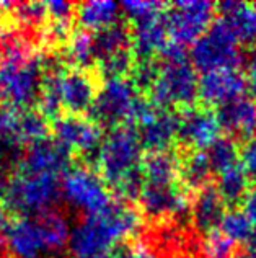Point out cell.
<instances>
[{"instance_id": "cell-1", "label": "cell", "mask_w": 256, "mask_h": 258, "mask_svg": "<svg viewBox=\"0 0 256 258\" xmlns=\"http://www.w3.org/2000/svg\"><path fill=\"white\" fill-rule=\"evenodd\" d=\"M72 227L56 209L38 216H20L5 229L7 250L13 258H56L69 247Z\"/></svg>"}, {"instance_id": "cell-2", "label": "cell", "mask_w": 256, "mask_h": 258, "mask_svg": "<svg viewBox=\"0 0 256 258\" xmlns=\"http://www.w3.org/2000/svg\"><path fill=\"white\" fill-rule=\"evenodd\" d=\"M140 216L123 203H113L95 216H85L72 227L69 250L75 258L113 253L121 242L139 232Z\"/></svg>"}, {"instance_id": "cell-3", "label": "cell", "mask_w": 256, "mask_h": 258, "mask_svg": "<svg viewBox=\"0 0 256 258\" xmlns=\"http://www.w3.org/2000/svg\"><path fill=\"white\" fill-rule=\"evenodd\" d=\"M43 84V62L23 38L4 39L0 46V106L26 108L36 101Z\"/></svg>"}, {"instance_id": "cell-4", "label": "cell", "mask_w": 256, "mask_h": 258, "mask_svg": "<svg viewBox=\"0 0 256 258\" xmlns=\"http://www.w3.org/2000/svg\"><path fill=\"white\" fill-rule=\"evenodd\" d=\"M142 144L132 126H116L103 138L97 152L98 167L103 180L114 186L126 176L140 170L142 165Z\"/></svg>"}, {"instance_id": "cell-5", "label": "cell", "mask_w": 256, "mask_h": 258, "mask_svg": "<svg viewBox=\"0 0 256 258\" xmlns=\"http://www.w3.org/2000/svg\"><path fill=\"white\" fill-rule=\"evenodd\" d=\"M190 57L194 69L203 74L237 69L241 62L240 43L224 20L217 18L212 22L211 28L193 44Z\"/></svg>"}, {"instance_id": "cell-6", "label": "cell", "mask_w": 256, "mask_h": 258, "mask_svg": "<svg viewBox=\"0 0 256 258\" xmlns=\"http://www.w3.org/2000/svg\"><path fill=\"white\" fill-rule=\"evenodd\" d=\"M59 200V176L22 172L9 181V189L5 195L7 206L13 211L22 213V216H38L51 211Z\"/></svg>"}, {"instance_id": "cell-7", "label": "cell", "mask_w": 256, "mask_h": 258, "mask_svg": "<svg viewBox=\"0 0 256 258\" xmlns=\"http://www.w3.org/2000/svg\"><path fill=\"white\" fill-rule=\"evenodd\" d=\"M199 77L190 60L161 62L157 77L150 85L152 103L170 110L173 106L190 108L199 98Z\"/></svg>"}, {"instance_id": "cell-8", "label": "cell", "mask_w": 256, "mask_h": 258, "mask_svg": "<svg viewBox=\"0 0 256 258\" xmlns=\"http://www.w3.org/2000/svg\"><path fill=\"white\" fill-rule=\"evenodd\" d=\"M60 196L85 216L100 214L113 205L111 191L103 176L87 167H73L62 175Z\"/></svg>"}, {"instance_id": "cell-9", "label": "cell", "mask_w": 256, "mask_h": 258, "mask_svg": "<svg viewBox=\"0 0 256 258\" xmlns=\"http://www.w3.org/2000/svg\"><path fill=\"white\" fill-rule=\"evenodd\" d=\"M140 100L142 98L139 97V88L131 79H106L90 108L93 121L114 127L124 126V123L131 126L134 111Z\"/></svg>"}, {"instance_id": "cell-10", "label": "cell", "mask_w": 256, "mask_h": 258, "mask_svg": "<svg viewBox=\"0 0 256 258\" xmlns=\"http://www.w3.org/2000/svg\"><path fill=\"white\" fill-rule=\"evenodd\" d=\"M139 127V139L150 152H163L178 138V114L172 110L158 108L152 101L140 100L134 111L131 126Z\"/></svg>"}, {"instance_id": "cell-11", "label": "cell", "mask_w": 256, "mask_h": 258, "mask_svg": "<svg viewBox=\"0 0 256 258\" xmlns=\"http://www.w3.org/2000/svg\"><path fill=\"white\" fill-rule=\"evenodd\" d=\"M217 5L207 0H188L178 2L165 13L166 30L170 41L188 46L194 44L214 22V12Z\"/></svg>"}, {"instance_id": "cell-12", "label": "cell", "mask_w": 256, "mask_h": 258, "mask_svg": "<svg viewBox=\"0 0 256 258\" xmlns=\"http://www.w3.org/2000/svg\"><path fill=\"white\" fill-rule=\"evenodd\" d=\"M54 136L59 144L64 146L69 152L75 151L85 155L97 154L103 142L102 126L93 119L78 116V114L56 118Z\"/></svg>"}, {"instance_id": "cell-13", "label": "cell", "mask_w": 256, "mask_h": 258, "mask_svg": "<svg viewBox=\"0 0 256 258\" xmlns=\"http://www.w3.org/2000/svg\"><path fill=\"white\" fill-rule=\"evenodd\" d=\"M219 133L215 111L209 108L190 106L178 114V139L194 151H206L219 138Z\"/></svg>"}, {"instance_id": "cell-14", "label": "cell", "mask_w": 256, "mask_h": 258, "mask_svg": "<svg viewBox=\"0 0 256 258\" xmlns=\"http://www.w3.org/2000/svg\"><path fill=\"white\" fill-rule=\"evenodd\" d=\"M20 172L31 175H64L70 167V152L54 139H44L30 144L22 155Z\"/></svg>"}, {"instance_id": "cell-15", "label": "cell", "mask_w": 256, "mask_h": 258, "mask_svg": "<svg viewBox=\"0 0 256 258\" xmlns=\"http://www.w3.org/2000/svg\"><path fill=\"white\" fill-rule=\"evenodd\" d=\"M56 82L64 110L73 114L90 110L97 97V88L89 74L82 69L56 71Z\"/></svg>"}, {"instance_id": "cell-16", "label": "cell", "mask_w": 256, "mask_h": 258, "mask_svg": "<svg viewBox=\"0 0 256 258\" xmlns=\"http://www.w3.org/2000/svg\"><path fill=\"white\" fill-rule=\"evenodd\" d=\"M139 203L144 213L155 219L180 217L191 209V201L188 200L183 188H180L177 183L166 186L144 185L139 196Z\"/></svg>"}, {"instance_id": "cell-17", "label": "cell", "mask_w": 256, "mask_h": 258, "mask_svg": "<svg viewBox=\"0 0 256 258\" xmlns=\"http://www.w3.org/2000/svg\"><path fill=\"white\" fill-rule=\"evenodd\" d=\"M246 90V79L238 69H222L203 74L199 79V98L207 105L220 106L238 97Z\"/></svg>"}, {"instance_id": "cell-18", "label": "cell", "mask_w": 256, "mask_h": 258, "mask_svg": "<svg viewBox=\"0 0 256 258\" xmlns=\"http://www.w3.org/2000/svg\"><path fill=\"white\" fill-rule=\"evenodd\" d=\"M215 116L220 129L243 139L256 136V100L253 97H238L217 106Z\"/></svg>"}, {"instance_id": "cell-19", "label": "cell", "mask_w": 256, "mask_h": 258, "mask_svg": "<svg viewBox=\"0 0 256 258\" xmlns=\"http://www.w3.org/2000/svg\"><path fill=\"white\" fill-rule=\"evenodd\" d=\"M168 30L165 13L144 22L134 23L131 35L132 56H137L139 60L150 59L152 54L160 52L161 47L168 43Z\"/></svg>"}, {"instance_id": "cell-20", "label": "cell", "mask_w": 256, "mask_h": 258, "mask_svg": "<svg viewBox=\"0 0 256 258\" xmlns=\"http://www.w3.org/2000/svg\"><path fill=\"white\" fill-rule=\"evenodd\" d=\"M225 213V203L222 201L219 191L212 185L201 188L191 203V217L194 226L206 234L217 230Z\"/></svg>"}, {"instance_id": "cell-21", "label": "cell", "mask_w": 256, "mask_h": 258, "mask_svg": "<svg viewBox=\"0 0 256 258\" xmlns=\"http://www.w3.org/2000/svg\"><path fill=\"white\" fill-rule=\"evenodd\" d=\"M217 9L240 44L256 43V4L228 0L219 4Z\"/></svg>"}, {"instance_id": "cell-22", "label": "cell", "mask_w": 256, "mask_h": 258, "mask_svg": "<svg viewBox=\"0 0 256 258\" xmlns=\"http://www.w3.org/2000/svg\"><path fill=\"white\" fill-rule=\"evenodd\" d=\"M180 167L181 162L175 152H149V155L144 159L142 165H140L144 175V185H175L177 178L180 176Z\"/></svg>"}, {"instance_id": "cell-23", "label": "cell", "mask_w": 256, "mask_h": 258, "mask_svg": "<svg viewBox=\"0 0 256 258\" xmlns=\"http://www.w3.org/2000/svg\"><path fill=\"white\" fill-rule=\"evenodd\" d=\"M77 22L85 31H102L116 25L121 15V4L113 0H92L77 7Z\"/></svg>"}, {"instance_id": "cell-24", "label": "cell", "mask_w": 256, "mask_h": 258, "mask_svg": "<svg viewBox=\"0 0 256 258\" xmlns=\"http://www.w3.org/2000/svg\"><path fill=\"white\" fill-rule=\"evenodd\" d=\"M250 181L251 178L246 175L243 167H241L238 162L237 165H233L219 173L215 189L219 191L222 201L225 203V206H238V205H243L246 196L251 191Z\"/></svg>"}, {"instance_id": "cell-25", "label": "cell", "mask_w": 256, "mask_h": 258, "mask_svg": "<svg viewBox=\"0 0 256 258\" xmlns=\"http://www.w3.org/2000/svg\"><path fill=\"white\" fill-rule=\"evenodd\" d=\"M212 173V167L209 164L204 151H194L181 162L180 167V176L185 186L190 189H198V191L209 185Z\"/></svg>"}, {"instance_id": "cell-26", "label": "cell", "mask_w": 256, "mask_h": 258, "mask_svg": "<svg viewBox=\"0 0 256 258\" xmlns=\"http://www.w3.org/2000/svg\"><path fill=\"white\" fill-rule=\"evenodd\" d=\"M93 44H95V57L102 60L116 52L129 49L131 33L127 31L126 26L116 23L93 35Z\"/></svg>"}, {"instance_id": "cell-27", "label": "cell", "mask_w": 256, "mask_h": 258, "mask_svg": "<svg viewBox=\"0 0 256 258\" xmlns=\"http://www.w3.org/2000/svg\"><path fill=\"white\" fill-rule=\"evenodd\" d=\"M204 152L212 167V172L217 173L237 165L240 159V149L230 136H219Z\"/></svg>"}, {"instance_id": "cell-28", "label": "cell", "mask_w": 256, "mask_h": 258, "mask_svg": "<svg viewBox=\"0 0 256 258\" xmlns=\"http://www.w3.org/2000/svg\"><path fill=\"white\" fill-rule=\"evenodd\" d=\"M17 126H18V139L22 144H35V142L44 141L49 129L48 119L41 113L31 110L18 111Z\"/></svg>"}, {"instance_id": "cell-29", "label": "cell", "mask_w": 256, "mask_h": 258, "mask_svg": "<svg viewBox=\"0 0 256 258\" xmlns=\"http://www.w3.org/2000/svg\"><path fill=\"white\" fill-rule=\"evenodd\" d=\"M67 56L73 66H77V69L92 66L93 60L97 59L92 33L85 30L73 31L69 36V43H67Z\"/></svg>"}, {"instance_id": "cell-30", "label": "cell", "mask_w": 256, "mask_h": 258, "mask_svg": "<svg viewBox=\"0 0 256 258\" xmlns=\"http://www.w3.org/2000/svg\"><path fill=\"white\" fill-rule=\"evenodd\" d=\"M219 230L225 237H228L233 243H248L254 234L250 219H248L241 209L237 208L225 213L224 219H222L219 226Z\"/></svg>"}, {"instance_id": "cell-31", "label": "cell", "mask_w": 256, "mask_h": 258, "mask_svg": "<svg viewBox=\"0 0 256 258\" xmlns=\"http://www.w3.org/2000/svg\"><path fill=\"white\" fill-rule=\"evenodd\" d=\"M165 5L155 0H126L121 4V12L131 20L132 23L144 22V20L153 18L165 13Z\"/></svg>"}, {"instance_id": "cell-32", "label": "cell", "mask_w": 256, "mask_h": 258, "mask_svg": "<svg viewBox=\"0 0 256 258\" xmlns=\"http://www.w3.org/2000/svg\"><path fill=\"white\" fill-rule=\"evenodd\" d=\"M134 67V56L129 49L121 51L108 56L100 60V71L106 79H118L126 77L127 72H131Z\"/></svg>"}, {"instance_id": "cell-33", "label": "cell", "mask_w": 256, "mask_h": 258, "mask_svg": "<svg viewBox=\"0 0 256 258\" xmlns=\"http://www.w3.org/2000/svg\"><path fill=\"white\" fill-rule=\"evenodd\" d=\"M203 255L204 258H233L235 243L219 229L212 230V232L206 234V239L203 242Z\"/></svg>"}, {"instance_id": "cell-34", "label": "cell", "mask_w": 256, "mask_h": 258, "mask_svg": "<svg viewBox=\"0 0 256 258\" xmlns=\"http://www.w3.org/2000/svg\"><path fill=\"white\" fill-rule=\"evenodd\" d=\"M13 15L18 18V22L30 26L41 25L48 17V9L43 2H26L13 5Z\"/></svg>"}, {"instance_id": "cell-35", "label": "cell", "mask_w": 256, "mask_h": 258, "mask_svg": "<svg viewBox=\"0 0 256 258\" xmlns=\"http://www.w3.org/2000/svg\"><path fill=\"white\" fill-rule=\"evenodd\" d=\"M18 111L12 108L0 106V144H20L18 126H17Z\"/></svg>"}, {"instance_id": "cell-36", "label": "cell", "mask_w": 256, "mask_h": 258, "mask_svg": "<svg viewBox=\"0 0 256 258\" xmlns=\"http://www.w3.org/2000/svg\"><path fill=\"white\" fill-rule=\"evenodd\" d=\"M132 82L136 84L137 88L144 87V88H150L153 84L155 77H157L158 72V66L153 62L152 59H145V60H139V64L132 67Z\"/></svg>"}, {"instance_id": "cell-37", "label": "cell", "mask_w": 256, "mask_h": 258, "mask_svg": "<svg viewBox=\"0 0 256 258\" xmlns=\"http://www.w3.org/2000/svg\"><path fill=\"white\" fill-rule=\"evenodd\" d=\"M240 165L250 178L256 180V136L246 139L240 147Z\"/></svg>"}, {"instance_id": "cell-38", "label": "cell", "mask_w": 256, "mask_h": 258, "mask_svg": "<svg viewBox=\"0 0 256 258\" xmlns=\"http://www.w3.org/2000/svg\"><path fill=\"white\" fill-rule=\"evenodd\" d=\"M48 17L52 18V23H70L73 15V5L65 0H51L46 4Z\"/></svg>"}, {"instance_id": "cell-39", "label": "cell", "mask_w": 256, "mask_h": 258, "mask_svg": "<svg viewBox=\"0 0 256 258\" xmlns=\"http://www.w3.org/2000/svg\"><path fill=\"white\" fill-rule=\"evenodd\" d=\"M161 59H163V62H186L190 56H188V51L185 46L181 44H177L168 39V43L161 47Z\"/></svg>"}, {"instance_id": "cell-40", "label": "cell", "mask_w": 256, "mask_h": 258, "mask_svg": "<svg viewBox=\"0 0 256 258\" xmlns=\"http://www.w3.org/2000/svg\"><path fill=\"white\" fill-rule=\"evenodd\" d=\"M119 258H161L155 250H152L145 243H134Z\"/></svg>"}, {"instance_id": "cell-41", "label": "cell", "mask_w": 256, "mask_h": 258, "mask_svg": "<svg viewBox=\"0 0 256 258\" xmlns=\"http://www.w3.org/2000/svg\"><path fill=\"white\" fill-rule=\"evenodd\" d=\"M245 79H246V87L250 88L253 98L256 100V51L248 59Z\"/></svg>"}, {"instance_id": "cell-42", "label": "cell", "mask_w": 256, "mask_h": 258, "mask_svg": "<svg viewBox=\"0 0 256 258\" xmlns=\"http://www.w3.org/2000/svg\"><path fill=\"white\" fill-rule=\"evenodd\" d=\"M241 211L246 214V217L251 222L253 229L256 230V193L253 191V189L250 191V195L246 196V200L243 201V209H241Z\"/></svg>"}, {"instance_id": "cell-43", "label": "cell", "mask_w": 256, "mask_h": 258, "mask_svg": "<svg viewBox=\"0 0 256 258\" xmlns=\"http://www.w3.org/2000/svg\"><path fill=\"white\" fill-rule=\"evenodd\" d=\"M7 226H9V211L0 205V229H7Z\"/></svg>"}, {"instance_id": "cell-44", "label": "cell", "mask_w": 256, "mask_h": 258, "mask_svg": "<svg viewBox=\"0 0 256 258\" xmlns=\"http://www.w3.org/2000/svg\"><path fill=\"white\" fill-rule=\"evenodd\" d=\"M7 189H9V180L4 172H0V198H5Z\"/></svg>"}, {"instance_id": "cell-45", "label": "cell", "mask_w": 256, "mask_h": 258, "mask_svg": "<svg viewBox=\"0 0 256 258\" xmlns=\"http://www.w3.org/2000/svg\"><path fill=\"white\" fill-rule=\"evenodd\" d=\"M233 258H256V253L250 252V250H245V252H240V253H235Z\"/></svg>"}, {"instance_id": "cell-46", "label": "cell", "mask_w": 256, "mask_h": 258, "mask_svg": "<svg viewBox=\"0 0 256 258\" xmlns=\"http://www.w3.org/2000/svg\"><path fill=\"white\" fill-rule=\"evenodd\" d=\"M5 252H7V242H5V237L0 234V258H4Z\"/></svg>"}, {"instance_id": "cell-47", "label": "cell", "mask_w": 256, "mask_h": 258, "mask_svg": "<svg viewBox=\"0 0 256 258\" xmlns=\"http://www.w3.org/2000/svg\"><path fill=\"white\" fill-rule=\"evenodd\" d=\"M93 258H118V256L113 255V253H105V255H98V256H93Z\"/></svg>"}, {"instance_id": "cell-48", "label": "cell", "mask_w": 256, "mask_h": 258, "mask_svg": "<svg viewBox=\"0 0 256 258\" xmlns=\"http://www.w3.org/2000/svg\"><path fill=\"white\" fill-rule=\"evenodd\" d=\"M4 43V30H2V26H0V46H2Z\"/></svg>"}, {"instance_id": "cell-49", "label": "cell", "mask_w": 256, "mask_h": 258, "mask_svg": "<svg viewBox=\"0 0 256 258\" xmlns=\"http://www.w3.org/2000/svg\"><path fill=\"white\" fill-rule=\"evenodd\" d=\"M251 189H253V191H254V193H256V186H254V188H251Z\"/></svg>"}]
</instances>
